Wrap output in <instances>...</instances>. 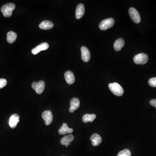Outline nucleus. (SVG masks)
Returning a JSON list of instances; mask_svg holds the SVG:
<instances>
[{"label": "nucleus", "instance_id": "nucleus-1", "mask_svg": "<svg viewBox=\"0 0 156 156\" xmlns=\"http://www.w3.org/2000/svg\"><path fill=\"white\" fill-rule=\"evenodd\" d=\"M15 4L13 3H7L2 6L1 11L5 17H9L11 16L13 11L15 9Z\"/></svg>", "mask_w": 156, "mask_h": 156}, {"label": "nucleus", "instance_id": "nucleus-2", "mask_svg": "<svg viewBox=\"0 0 156 156\" xmlns=\"http://www.w3.org/2000/svg\"><path fill=\"white\" fill-rule=\"evenodd\" d=\"M108 87L112 92L118 96H121L124 94V89L117 82L109 84Z\"/></svg>", "mask_w": 156, "mask_h": 156}, {"label": "nucleus", "instance_id": "nucleus-3", "mask_svg": "<svg viewBox=\"0 0 156 156\" xmlns=\"http://www.w3.org/2000/svg\"><path fill=\"white\" fill-rule=\"evenodd\" d=\"M114 19L112 18H107L103 20L99 24V28L101 30H105L112 27L114 24Z\"/></svg>", "mask_w": 156, "mask_h": 156}, {"label": "nucleus", "instance_id": "nucleus-4", "mask_svg": "<svg viewBox=\"0 0 156 156\" xmlns=\"http://www.w3.org/2000/svg\"><path fill=\"white\" fill-rule=\"evenodd\" d=\"M133 60L136 64H145L148 61V56L144 53L138 54L135 56Z\"/></svg>", "mask_w": 156, "mask_h": 156}, {"label": "nucleus", "instance_id": "nucleus-5", "mask_svg": "<svg viewBox=\"0 0 156 156\" xmlns=\"http://www.w3.org/2000/svg\"><path fill=\"white\" fill-rule=\"evenodd\" d=\"M129 13L132 21L136 23H138L141 21V17L138 11L134 7L129 9Z\"/></svg>", "mask_w": 156, "mask_h": 156}, {"label": "nucleus", "instance_id": "nucleus-6", "mask_svg": "<svg viewBox=\"0 0 156 156\" xmlns=\"http://www.w3.org/2000/svg\"><path fill=\"white\" fill-rule=\"evenodd\" d=\"M32 88L36 91L38 94H41L44 92L45 88V83L43 80L38 82H34L32 84Z\"/></svg>", "mask_w": 156, "mask_h": 156}, {"label": "nucleus", "instance_id": "nucleus-7", "mask_svg": "<svg viewBox=\"0 0 156 156\" xmlns=\"http://www.w3.org/2000/svg\"><path fill=\"white\" fill-rule=\"evenodd\" d=\"M42 117L45 121V125L48 126L52 123L53 120V115L52 112L50 110H46L43 112Z\"/></svg>", "mask_w": 156, "mask_h": 156}, {"label": "nucleus", "instance_id": "nucleus-8", "mask_svg": "<svg viewBox=\"0 0 156 156\" xmlns=\"http://www.w3.org/2000/svg\"><path fill=\"white\" fill-rule=\"evenodd\" d=\"M20 121V117L17 114H13L9 119V125L11 129H15L17 126V124Z\"/></svg>", "mask_w": 156, "mask_h": 156}, {"label": "nucleus", "instance_id": "nucleus-9", "mask_svg": "<svg viewBox=\"0 0 156 156\" xmlns=\"http://www.w3.org/2000/svg\"><path fill=\"white\" fill-rule=\"evenodd\" d=\"M49 48V45L47 43H43L39 45L32 50V53L33 55L37 54L40 51L46 50Z\"/></svg>", "mask_w": 156, "mask_h": 156}, {"label": "nucleus", "instance_id": "nucleus-10", "mask_svg": "<svg viewBox=\"0 0 156 156\" xmlns=\"http://www.w3.org/2000/svg\"><path fill=\"white\" fill-rule=\"evenodd\" d=\"M82 59L85 62H88L90 60V52L89 50L86 46H82L81 49Z\"/></svg>", "mask_w": 156, "mask_h": 156}, {"label": "nucleus", "instance_id": "nucleus-11", "mask_svg": "<svg viewBox=\"0 0 156 156\" xmlns=\"http://www.w3.org/2000/svg\"><path fill=\"white\" fill-rule=\"evenodd\" d=\"M80 106V100L76 98H72L70 101V107L69 109L70 112H74V111L79 108Z\"/></svg>", "mask_w": 156, "mask_h": 156}, {"label": "nucleus", "instance_id": "nucleus-12", "mask_svg": "<svg viewBox=\"0 0 156 156\" xmlns=\"http://www.w3.org/2000/svg\"><path fill=\"white\" fill-rule=\"evenodd\" d=\"M85 9L84 5L79 4L77 7L76 11V17L77 19H80L82 17L85 13Z\"/></svg>", "mask_w": 156, "mask_h": 156}, {"label": "nucleus", "instance_id": "nucleus-13", "mask_svg": "<svg viewBox=\"0 0 156 156\" xmlns=\"http://www.w3.org/2000/svg\"><path fill=\"white\" fill-rule=\"evenodd\" d=\"M74 139V137L73 135H69L65 136L61 140V144L62 145H65L67 147L69 145H71V142H72Z\"/></svg>", "mask_w": 156, "mask_h": 156}, {"label": "nucleus", "instance_id": "nucleus-14", "mask_svg": "<svg viewBox=\"0 0 156 156\" xmlns=\"http://www.w3.org/2000/svg\"><path fill=\"white\" fill-rule=\"evenodd\" d=\"M64 76L66 82L69 85H72L75 82V76L72 72L67 71L65 73Z\"/></svg>", "mask_w": 156, "mask_h": 156}, {"label": "nucleus", "instance_id": "nucleus-15", "mask_svg": "<svg viewBox=\"0 0 156 156\" xmlns=\"http://www.w3.org/2000/svg\"><path fill=\"white\" fill-rule=\"evenodd\" d=\"M90 140L92 142V145L94 146H98L102 142V138L97 134H94L90 137Z\"/></svg>", "mask_w": 156, "mask_h": 156}, {"label": "nucleus", "instance_id": "nucleus-16", "mask_svg": "<svg viewBox=\"0 0 156 156\" xmlns=\"http://www.w3.org/2000/svg\"><path fill=\"white\" fill-rule=\"evenodd\" d=\"M73 131V129H70L68 127L66 123H64L58 130V133L60 135H65L66 134H70L72 133Z\"/></svg>", "mask_w": 156, "mask_h": 156}, {"label": "nucleus", "instance_id": "nucleus-17", "mask_svg": "<svg viewBox=\"0 0 156 156\" xmlns=\"http://www.w3.org/2000/svg\"><path fill=\"white\" fill-rule=\"evenodd\" d=\"M125 42L122 38H119L114 42V50L116 51H119L125 46Z\"/></svg>", "mask_w": 156, "mask_h": 156}, {"label": "nucleus", "instance_id": "nucleus-18", "mask_svg": "<svg viewBox=\"0 0 156 156\" xmlns=\"http://www.w3.org/2000/svg\"><path fill=\"white\" fill-rule=\"evenodd\" d=\"M54 27V23L50 21H44L40 24L39 27L42 29H50Z\"/></svg>", "mask_w": 156, "mask_h": 156}, {"label": "nucleus", "instance_id": "nucleus-19", "mask_svg": "<svg viewBox=\"0 0 156 156\" xmlns=\"http://www.w3.org/2000/svg\"><path fill=\"white\" fill-rule=\"evenodd\" d=\"M17 38V34L13 31H11L8 32L7 34V40L9 44H12L15 42Z\"/></svg>", "mask_w": 156, "mask_h": 156}, {"label": "nucleus", "instance_id": "nucleus-20", "mask_svg": "<svg viewBox=\"0 0 156 156\" xmlns=\"http://www.w3.org/2000/svg\"><path fill=\"white\" fill-rule=\"evenodd\" d=\"M96 118V116L95 114H87L83 115L82 117V121L84 123H87L88 122H92L94 121Z\"/></svg>", "mask_w": 156, "mask_h": 156}, {"label": "nucleus", "instance_id": "nucleus-21", "mask_svg": "<svg viewBox=\"0 0 156 156\" xmlns=\"http://www.w3.org/2000/svg\"><path fill=\"white\" fill-rule=\"evenodd\" d=\"M117 156H131V154L129 150L125 149L120 151Z\"/></svg>", "mask_w": 156, "mask_h": 156}, {"label": "nucleus", "instance_id": "nucleus-22", "mask_svg": "<svg viewBox=\"0 0 156 156\" xmlns=\"http://www.w3.org/2000/svg\"><path fill=\"white\" fill-rule=\"evenodd\" d=\"M149 85L153 87H156V77L152 78L148 81Z\"/></svg>", "mask_w": 156, "mask_h": 156}, {"label": "nucleus", "instance_id": "nucleus-23", "mask_svg": "<svg viewBox=\"0 0 156 156\" xmlns=\"http://www.w3.org/2000/svg\"><path fill=\"white\" fill-rule=\"evenodd\" d=\"M7 84V81L5 79H0V89L5 86Z\"/></svg>", "mask_w": 156, "mask_h": 156}, {"label": "nucleus", "instance_id": "nucleus-24", "mask_svg": "<svg viewBox=\"0 0 156 156\" xmlns=\"http://www.w3.org/2000/svg\"><path fill=\"white\" fill-rule=\"evenodd\" d=\"M150 103L152 106L155 107L156 108V99H152L150 101Z\"/></svg>", "mask_w": 156, "mask_h": 156}]
</instances>
